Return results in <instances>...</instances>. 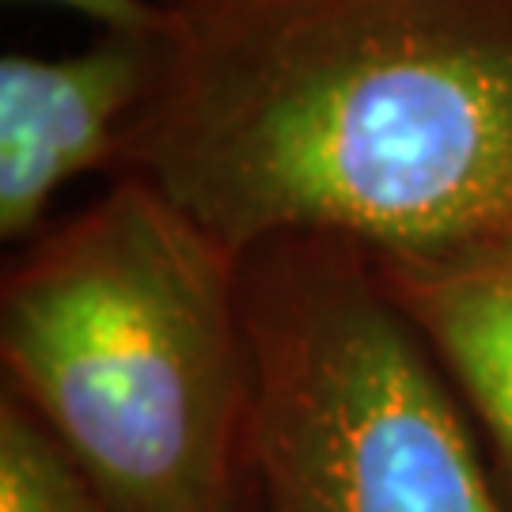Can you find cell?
Instances as JSON below:
<instances>
[{"mask_svg": "<svg viewBox=\"0 0 512 512\" xmlns=\"http://www.w3.org/2000/svg\"><path fill=\"white\" fill-rule=\"evenodd\" d=\"M114 171L247 255L330 236L444 255L512 236V12L490 0H164Z\"/></svg>", "mask_w": 512, "mask_h": 512, "instance_id": "cell-1", "label": "cell"}, {"mask_svg": "<svg viewBox=\"0 0 512 512\" xmlns=\"http://www.w3.org/2000/svg\"><path fill=\"white\" fill-rule=\"evenodd\" d=\"M4 391L122 512H232L251 421L239 258L133 175L0 285Z\"/></svg>", "mask_w": 512, "mask_h": 512, "instance_id": "cell-2", "label": "cell"}, {"mask_svg": "<svg viewBox=\"0 0 512 512\" xmlns=\"http://www.w3.org/2000/svg\"><path fill=\"white\" fill-rule=\"evenodd\" d=\"M251 338L247 512H509L467 410L365 247L239 255Z\"/></svg>", "mask_w": 512, "mask_h": 512, "instance_id": "cell-3", "label": "cell"}, {"mask_svg": "<svg viewBox=\"0 0 512 512\" xmlns=\"http://www.w3.org/2000/svg\"><path fill=\"white\" fill-rule=\"evenodd\" d=\"M164 38L103 35L69 57H0V236L31 243L61 186L114 167L133 110L160 76Z\"/></svg>", "mask_w": 512, "mask_h": 512, "instance_id": "cell-4", "label": "cell"}, {"mask_svg": "<svg viewBox=\"0 0 512 512\" xmlns=\"http://www.w3.org/2000/svg\"><path fill=\"white\" fill-rule=\"evenodd\" d=\"M452 384L512 512V236L444 255H372Z\"/></svg>", "mask_w": 512, "mask_h": 512, "instance_id": "cell-5", "label": "cell"}, {"mask_svg": "<svg viewBox=\"0 0 512 512\" xmlns=\"http://www.w3.org/2000/svg\"><path fill=\"white\" fill-rule=\"evenodd\" d=\"M0 512H122L16 395H0Z\"/></svg>", "mask_w": 512, "mask_h": 512, "instance_id": "cell-6", "label": "cell"}, {"mask_svg": "<svg viewBox=\"0 0 512 512\" xmlns=\"http://www.w3.org/2000/svg\"><path fill=\"white\" fill-rule=\"evenodd\" d=\"M69 12L95 19L107 35L133 38H167L171 31V8L164 0H46Z\"/></svg>", "mask_w": 512, "mask_h": 512, "instance_id": "cell-7", "label": "cell"}, {"mask_svg": "<svg viewBox=\"0 0 512 512\" xmlns=\"http://www.w3.org/2000/svg\"><path fill=\"white\" fill-rule=\"evenodd\" d=\"M490 4H497V8H505V12H512V0H490Z\"/></svg>", "mask_w": 512, "mask_h": 512, "instance_id": "cell-8", "label": "cell"}, {"mask_svg": "<svg viewBox=\"0 0 512 512\" xmlns=\"http://www.w3.org/2000/svg\"><path fill=\"white\" fill-rule=\"evenodd\" d=\"M232 512H247V505H243V494H239V501H236V509Z\"/></svg>", "mask_w": 512, "mask_h": 512, "instance_id": "cell-9", "label": "cell"}]
</instances>
